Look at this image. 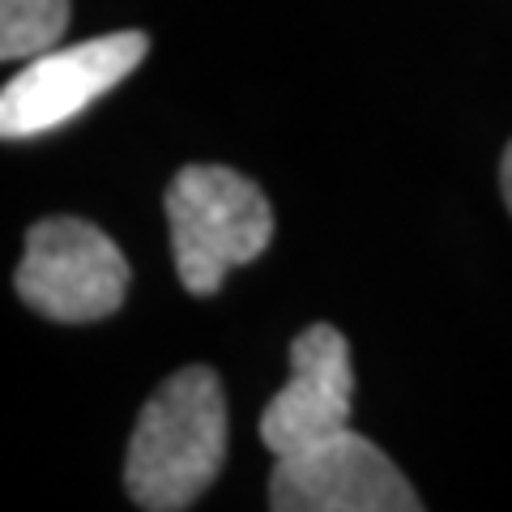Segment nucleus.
I'll return each instance as SVG.
<instances>
[{"mask_svg":"<svg viewBox=\"0 0 512 512\" xmlns=\"http://www.w3.org/2000/svg\"><path fill=\"white\" fill-rule=\"evenodd\" d=\"M18 295L60 325H90L120 312L128 295V261L120 244L86 218H43L26 231Z\"/></svg>","mask_w":512,"mask_h":512,"instance_id":"7ed1b4c3","label":"nucleus"},{"mask_svg":"<svg viewBox=\"0 0 512 512\" xmlns=\"http://www.w3.org/2000/svg\"><path fill=\"white\" fill-rule=\"evenodd\" d=\"M227 461V397L210 367H184L137 414L124 487L137 508L180 512L214 487Z\"/></svg>","mask_w":512,"mask_h":512,"instance_id":"f257e3e1","label":"nucleus"},{"mask_svg":"<svg viewBox=\"0 0 512 512\" xmlns=\"http://www.w3.org/2000/svg\"><path fill=\"white\" fill-rule=\"evenodd\" d=\"M69 26V0H0V60H30L56 47Z\"/></svg>","mask_w":512,"mask_h":512,"instance_id":"0eeeda50","label":"nucleus"},{"mask_svg":"<svg viewBox=\"0 0 512 512\" xmlns=\"http://www.w3.org/2000/svg\"><path fill=\"white\" fill-rule=\"evenodd\" d=\"M146 52L150 39L141 30H116L103 39L47 47L30 56L26 69L0 90V133L9 141H26L69 124L77 111H86L111 86H120L146 60Z\"/></svg>","mask_w":512,"mask_h":512,"instance_id":"20e7f679","label":"nucleus"},{"mask_svg":"<svg viewBox=\"0 0 512 512\" xmlns=\"http://www.w3.org/2000/svg\"><path fill=\"white\" fill-rule=\"evenodd\" d=\"M350 406H355L350 346L333 325L316 320L291 342V380L265 406L261 440L274 457L299 453L316 440L346 431Z\"/></svg>","mask_w":512,"mask_h":512,"instance_id":"423d86ee","label":"nucleus"},{"mask_svg":"<svg viewBox=\"0 0 512 512\" xmlns=\"http://www.w3.org/2000/svg\"><path fill=\"white\" fill-rule=\"evenodd\" d=\"M278 512H419L423 500L380 448L359 431H338L278 457L269 474Z\"/></svg>","mask_w":512,"mask_h":512,"instance_id":"39448f33","label":"nucleus"},{"mask_svg":"<svg viewBox=\"0 0 512 512\" xmlns=\"http://www.w3.org/2000/svg\"><path fill=\"white\" fill-rule=\"evenodd\" d=\"M500 184H504V201H508V210H512V146L504 150V163H500Z\"/></svg>","mask_w":512,"mask_h":512,"instance_id":"6e6552de","label":"nucleus"},{"mask_svg":"<svg viewBox=\"0 0 512 512\" xmlns=\"http://www.w3.org/2000/svg\"><path fill=\"white\" fill-rule=\"evenodd\" d=\"M175 274L188 295L222 291L231 269L252 265L274 239V210L248 175L231 167H184L167 188Z\"/></svg>","mask_w":512,"mask_h":512,"instance_id":"f03ea898","label":"nucleus"}]
</instances>
